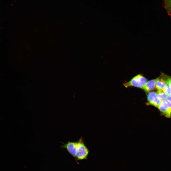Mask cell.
<instances>
[{
	"label": "cell",
	"instance_id": "1",
	"mask_svg": "<svg viewBox=\"0 0 171 171\" xmlns=\"http://www.w3.org/2000/svg\"><path fill=\"white\" fill-rule=\"evenodd\" d=\"M147 82L146 79L139 74L133 77L129 81L124 83L123 85L126 88L133 86L142 89Z\"/></svg>",
	"mask_w": 171,
	"mask_h": 171
},
{
	"label": "cell",
	"instance_id": "2",
	"mask_svg": "<svg viewBox=\"0 0 171 171\" xmlns=\"http://www.w3.org/2000/svg\"><path fill=\"white\" fill-rule=\"evenodd\" d=\"M157 108L162 115L171 118V103L166 99L161 101Z\"/></svg>",
	"mask_w": 171,
	"mask_h": 171
},
{
	"label": "cell",
	"instance_id": "3",
	"mask_svg": "<svg viewBox=\"0 0 171 171\" xmlns=\"http://www.w3.org/2000/svg\"><path fill=\"white\" fill-rule=\"evenodd\" d=\"M79 140L78 149L76 157L78 160L86 159L88 155L89 150L85 144L82 137Z\"/></svg>",
	"mask_w": 171,
	"mask_h": 171
},
{
	"label": "cell",
	"instance_id": "4",
	"mask_svg": "<svg viewBox=\"0 0 171 171\" xmlns=\"http://www.w3.org/2000/svg\"><path fill=\"white\" fill-rule=\"evenodd\" d=\"M62 147L66 149L69 153L74 157H76L78 151L79 142L69 141L66 143H63Z\"/></svg>",
	"mask_w": 171,
	"mask_h": 171
},
{
	"label": "cell",
	"instance_id": "5",
	"mask_svg": "<svg viewBox=\"0 0 171 171\" xmlns=\"http://www.w3.org/2000/svg\"><path fill=\"white\" fill-rule=\"evenodd\" d=\"M148 103L155 107L158 108L161 101L158 98L156 92L154 91L150 92L147 95Z\"/></svg>",
	"mask_w": 171,
	"mask_h": 171
},
{
	"label": "cell",
	"instance_id": "6",
	"mask_svg": "<svg viewBox=\"0 0 171 171\" xmlns=\"http://www.w3.org/2000/svg\"><path fill=\"white\" fill-rule=\"evenodd\" d=\"M157 78L147 82L142 88L145 91L148 92L156 88V83Z\"/></svg>",
	"mask_w": 171,
	"mask_h": 171
},
{
	"label": "cell",
	"instance_id": "7",
	"mask_svg": "<svg viewBox=\"0 0 171 171\" xmlns=\"http://www.w3.org/2000/svg\"><path fill=\"white\" fill-rule=\"evenodd\" d=\"M167 85L165 80L162 78H157L156 83V88L158 90H163Z\"/></svg>",
	"mask_w": 171,
	"mask_h": 171
},
{
	"label": "cell",
	"instance_id": "8",
	"mask_svg": "<svg viewBox=\"0 0 171 171\" xmlns=\"http://www.w3.org/2000/svg\"><path fill=\"white\" fill-rule=\"evenodd\" d=\"M162 0L164 8L171 17V0Z\"/></svg>",
	"mask_w": 171,
	"mask_h": 171
},
{
	"label": "cell",
	"instance_id": "9",
	"mask_svg": "<svg viewBox=\"0 0 171 171\" xmlns=\"http://www.w3.org/2000/svg\"><path fill=\"white\" fill-rule=\"evenodd\" d=\"M156 93L158 98L161 101L166 99L167 95L163 90H158Z\"/></svg>",
	"mask_w": 171,
	"mask_h": 171
},
{
	"label": "cell",
	"instance_id": "10",
	"mask_svg": "<svg viewBox=\"0 0 171 171\" xmlns=\"http://www.w3.org/2000/svg\"><path fill=\"white\" fill-rule=\"evenodd\" d=\"M162 78L166 81L167 84L171 88V77L166 75H163L162 76Z\"/></svg>",
	"mask_w": 171,
	"mask_h": 171
},
{
	"label": "cell",
	"instance_id": "11",
	"mask_svg": "<svg viewBox=\"0 0 171 171\" xmlns=\"http://www.w3.org/2000/svg\"><path fill=\"white\" fill-rule=\"evenodd\" d=\"M163 90L167 95L171 93V88L167 84Z\"/></svg>",
	"mask_w": 171,
	"mask_h": 171
},
{
	"label": "cell",
	"instance_id": "12",
	"mask_svg": "<svg viewBox=\"0 0 171 171\" xmlns=\"http://www.w3.org/2000/svg\"><path fill=\"white\" fill-rule=\"evenodd\" d=\"M166 99L171 103V93L167 95Z\"/></svg>",
	"mask_w": 171,
	"mask_h": 171
}]
</instances>
